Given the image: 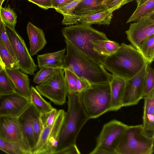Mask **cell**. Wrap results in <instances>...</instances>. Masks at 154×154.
<instances>
[{"mask_svg": "<svg viewBox=\"0 0 154 154\" xmlns=\"http://www.w3.org/2000/svg\"><path fill=\"white\" fill-rule=\"evenodd\" d=\"M66 54L62 69H67L78 77L87 79L91 84L109 83L114 75L100 63L88 57L69 41L65 39Z\"/></svg>", "mask_w": 154, "mask_h": 154, "instance_id": "6da1fadb", "label": "cell"}, {"mask_svg": "<svg viewBox=\"0 0 154 154\" xmlns=\"http://www.w3.org/2000/svg\"><path fill=\"white\" fill-rule=\"evenodd\" d=\"M146 62L134 47L122 43L116 52L104 58L101 64L114 76L126 80L137 74Z\"/></svg>", "mask_w": 154, "mask_h": 154, "instance_id": "7a4b0ae2", "label": "cell"}, {"mask_svg": "<svg viewBox=\"0 0 154 154\" xmlns=\"http://www.w3.org/2000/svg\"><path fill=\"white\" fill-rule=\"evenodd\" d=\"M68 110L60 132L56 152L76 144L82 128L89 119L83 107L80 93L67 94Z\"/></svg>", "mask_w": 154, "mask_h": 154, "instance_id": "3957f363", "label": "cell"}, {"mask_svg": "<svg viewBox=\"0 0 154 154\" xmlns=\"http://www.w3.org/2000/svg\"><path fill=\"white\" fill-rule=\"evenodd\" d=\"M62 32L65 39L85 55L101 64L106 56L100 55L94 51L92 43L97 40L107 39L105 33L96 30L91 25L81 23L66 27L62 29Z\"/></svg>", "mask_w": 154, "mask_h": 154, "instance_id": "277c9868", "label": "cell"}, {"mask_svg": "<svg viewBox=\"0 0 154 154\" xmlns=\"http://www.w3.org/2000/svg\"><path fill=\"white\" fill-rule=\"evenodd\" d=\"M154 135L147 133L142 125L128 126L116 149L117 154H152Z\"/></svg>", "mask_w": 154, "mask_h": 154, "instance_id": "5b68a950", "label": "cell"}, {"mask_svg": "<svg viewBox=\"0 0 154 154\" xmlns=\"http://www.w3.org/2000/svg\"><path fill=\"white\" fill-rule=\"evenodd\" d=\"M80 94L83 107L89 119L97 118L110 111L109 83L91 84Z\"/></svg>", "mask_w": 154, "mask_h": 154, "instance_id": "8992f818", "label": "cell"}, {"mask_svg": "<svg viewBox=\"0 0 154 154\" xmlns=\"http://www.w3.org/2000/svg\"><path fill=\"white\" fill-rule=\"evenodd\" d=\"M65 112L63 109L57 110L52 125L44 128L39 139L32 150V154H54L57 146Z\"/></svg>", "mask_w": 154, "mask_h": 154, "instance_id": "52a82bcc", "label": "cell"}, {"mask_svg": "<svg viewBox=\"0 0 154 154\" xmlns=\"http://www.w3.org/2000/svg\"><path fill=\"white\" fill-rule=\"evenodd\" d=\"M64 72L63 69H57L53 75L47 81L35 86L41 95L59 105L65 103L68 94Z\"/></svg>", "mask_w": 154, "mask_h": 154, "instance_id": "ba28073f", "label": "cell"}, {"mask_svg": "<svg viewBox=\"0 0 154 154\" xmlns=\"http://www.w3.org/2000/svg\"><path fill=\"white\" fill-rule=\"evenodd\" d=\"M128 125L116 119L105 124L97 139L95 148L117 154L116 149Z\"/></svg>", "mask_w": 154, "mask_h": 154, "instance_id": "9c48e42d", "label": "cell"}, {"mask_svg": "<svg viewBox=\"0 0 154 154\" xmlns=\"http://www.w3.org/2000/svg\"><path fill=\"white\" fill-rule=\"evenodd\" d=\"M4 25L20 69L25 73L34 75L38 66L29 53L24 40L15 28L5 23Z\"/></svg>", "mask_w": 154, "mask_h": 154, "instance_id": "30bf717a", "label": "cell"}, {"mask_svg": "<svg viewBox=\"0 0 154 154\" xmlns=\"http://www.w3.org/2000/svg\"><path fill=\"white\" fill-rule=\"evenodd\" d=\"M130 24L125 33L131 45L138 50L144 41L154 35V12Z\"/></svg>", "mask_w": 154, "mask_h": 154, "instance_id": "8fae6325", "label": "cell"}, {"mask_svg": "<svg viewBox=\"0 0 154 154\" xmlns=\"http://www.w3.org/2000/svg\"><path fill=\"white\" fill-rule=\"evenodd\" d=\"M148 64L146 62L137 74L125 80L122 107L136 105L143 98L145 79Z\"/></svg>", "mask_w": 154, "mask_h": 154, "instance_id": "7c38bea8", "label": "cell"}, {"mask_svg": "<svg viewBox=\"0 0 154 154\" xmlns=\"http://www.w3.org/2000/svg\"><path fill=\"white\" fill-rule=\"evenodd\" d=\"M31 103L30 100L16 92L0 96V116L19 118Z\"/></svg>", "mask_w": 154, "mask_h": 154, "instance_id": "4fadbf2b", "label": "cell"}, {"mask_svg": "<svg viewBox=\"0 0 154 154\" xmlns=\"http://www.w3.org/2000/svg\"><path fill=\"white\" fill-rule=\"evenodd\" d=\"M0 137L11 142H24L30 147L24 139L18 118L0 116Z\"/></svg>", "mask_w": 154, "mask_h": 154, "instance_id": "5bb4252c", "label": "cell"}, {"mask_svg": "<svg viewBox=\"0 0 154 154\" xmlns=\"http://www.w3.org/2000/svg\"><path fill=\"white\" fill-rule=\"evenodd\" d=\"M38 114L31 103L18 118L22 126L24 139L29 146L32 152L36 145L33 130V123L34 119Z\"/></svg>", "mask_w": 154, "mask_h": 154, "instance_id": "9a60e30c", "label": "cell"}, {"mask_svg": "<svg viewBox=\"0 0 154 154\" xmlns=\"http://www.w3.org/2000/svg\"><path fill=\"white\" fill-rule=\"evenodd\" d=\"M17 93L30 100V88L28 75L19 69H6Z\"/></svg>", "mask_w": 154, "mask_h": 154, "instance_id": "2e32d148", "label": "cell"}, {"mask_svg": "<svg viewBox=\"0 0 154 154\" xmlns=\"http://www.w3.org/2000/svg\"><path fill=\"white\" fill-rule=\"evenodd\" d=\"M27 31L30 44V54L31 56L37 54L47 43L45 34L42 29L29 22Z\"/></svg>", "mask_w": 154, "mask_h": 154, "instance_id": "e0dca14e", "label": "cell"}, {"mask_svg": "<svg viewBox=\"0 0 154 154\" xmlns=\"http://www.w3.org/2000/svg\"><path fill=\"white\" fill-rule=\"evenodd\" d=\"M125 80L114 76L109 83L111 95L110 111H116L122 107V101Z\"/></svg>", "mask_w": 154, "mask_h": 154, "instance_id": "ac0fdd59", "label": "cell"}, {"mask_svg": "<svg viewBox=\"0 0 154 154\" xmlns=\"http://www.w3.org/2000/svg\"><path fill=\"white\" fill-rule=\"evenodd\" d=\"M142 126L147 133L154 135V90L144 97Z\"/></svg>", "mask_w": 154, "mask_h": 154, "instance_id": "d6986e66", "label": "cell"}, {"mask_svg": "<svg viewBox=\"0 0 154 154\" xmlns=\"http://www.w3.org/2000/svg\"><path fill=\"white\" fill-rule=\"evenodd\" d=\"M66 51V48H64L57 52L38 55L37 59L39 68L62 69Z\"/></svg>", "mask_w": 154, "mask_h": 154, "instance_id": "ffe728a7", "label": "cell"}, {"mask_svg": "<svg viewBox=\"0 0 154 154\" xmlns=\"http://www.w3.org/2000/svg\"><path fill=\"white\" fill-rule=\"evenodd\" d=\"M102 0H82L75 7L74 14L80 18L106 9Z\"/></svg>", "mask_w": 154, "mask_h": 154, "instance_id": "44dd1931", "label": "cell"}, {"mask_svg": "<svg viewBox=\"0 0 154 154\" xmlns=\"http://www.w3.org/2000/svg\"><path fill=\"white\" fill-rule=\"evenodd\" d=\"M113 12L106 10L82 17L79 22L89 25L94 24L109 25L111 21Z\"/></svg>", "mask_w": 154, "mask_h": 154, "instance_id": "7402d4cb", "label": "cell"}, {"mask_svg": "<svg viewBox=\"0 0 154 154\" xmlns=\"http://www.w3.org/2000/svg\"><path fill=\"white\" fill-rule=\"evenodd\" d=\"M82 0H75L66 5L54 9L63 15V24L70 26L79 22V18L74 14V11L76 6Z\"/></svg>", "mask_w": 154, "mask_h": 154, "instance_id": "603a6c76", "label": "cell"}, {"mask_svg": "<svg viewBox=\"0 0 154 154\" xmlns=\"http://www.w3.org/2000/svg\"><path fill=\"white\" fill-rule=\"evenodd\" d=\"M0 149L9 154H32L30 147L24 142H13L0 137Z\"/></svg>", "mask_w": 154, "mask_h": 154, "instance_id": "cb8c5ba5", "label": "cell"}, {"mask_svg": "<svg viewBox=\"0 0 154 154\" xmlns=\"http://www.w3.org/2000/svg\"><path fill=\"white\" fill-rule=\"evenodd\" d=\"M30 97L31 104L36 111L42 115L48 113L54 108L42 97L36 89L33 86L30 88Z\"/></svg>", "mask_w": 154, "mask_h": 154, "instance_id": "d4e9b609", "label": "cell"}, {"mask_svg": "<svg viewBox=\"0 0 154 154\" xmlns=\"http://www.w3.org/2000/svg\"><path fill=\"white\" fill-rule=\"evenodd\" d=\"M92 44L94 51L98 54L105 56L114 53L120 46L118 43L108 39L97 40L94 41Z\"/></svg>", "mask_w": 154, "mask_h": 154, "instance_id": "484cf974", "label": "cell"}, {"mask_svg": "<svg viewBox=\"0 0 154 154\" xmlns=\"http://www.w3.org/2000/svg\"><path fill=\"white\" fill-rule=\"evenodd\" d=\"M153 12H154V0H148L141 5L137 7L126 23L136 21L146 15Z\"/></svg>", "mask_w": 154, "mask_h": 154, "instance_id": "4316f807", "label": "cell"}, {"mask_svg": "<svg viewBox=\"0 0 154 154\" xmlns=\"http://www.w3.org/2000/svg\"><path fill=\"white\" fill-rule=\"evenodd\" d=\"M138 51L147 62L151 63L154 58V35L144 41Z\"/></svg>", "mask_w": 154, "mask_h": 154, "instance_id": "83f0119b", "label": "cell"}, {"mask_svg": "<svg viewBox=\"0 0 154 154\" xmlns=\"http://www.w3.org/2000/svg\"><path fill=\"white\" fill-rule=\"evenodd\" d=\"M16 92L13 83L6 69L0 72V96Z\"/></svg>", "mask_w": 154, "mask_h": 154, "instance_id": "f1b7e54d", "label": "cell"}, {"mask_svg": "<svg viewBox=\"0 0 154 154\" xmlns=\"http://www.w3.org/2000/svg\"><path fill=\"white\" fill-rule=\"evenodd\" d=\"M0 56L6 69H20L17 61L0 40Z\"/></svg>", "mask_w": 154, "mask_h": 154, "instance_id": "f546056e", "label": "cell"}, {"mask_svg": "<svg viewBox=\"0 0 154 154\" xmlns=\"http://www.w3.org/2000/svg\"><path fill=\"white\" fill-rule=\"evenodd\" d=\"M0 14L2 20L4 23L15 28L17 22V16L9 5L7 8L2 7L0 9Z\"/></svg>", "mask_w": 154, "mask_h": 154, "instance_id": "4dcf8cb0", "label": "cell"}, {"mask_svg": "<svg viewBox=\"0 0 154 154\" xmlns=\"http://www.w3.org/2000/svg\"><path fill=\"white\" fill-rule=\"evenodd\" d=\"M64 71V79L68 94H73L77 93L76 83L78 78L73 72L67 69Z\"/></svg>", "mask_w": 154, "mask_h": 154, "instance_id": "1f68e13d", "label": "cell"}, {"mask_svg": "<svg viewBox=\"0 0 154 154\" xmlns=\"http://www.w3.org/2000/svg\"><path fill=\"white\" fill-rule=\"evenodd\" d=\"M56 69L48 67L41 68L35 75L33 82L38 84L46 82L53 75Z\"/></svg>", "mask_w": 154, "mask_h": 154, "instance_id": "d6a6232c", "label": "cell"}, {"mask_svg": "<svg viewBox=\"0 0 154 154\" xmlns=\"http://www.w3.org/2000/svg\"><path fill=\"white\" fill-rule=\"evenodd\" d=\"M154 90V72L148 64L145 79L143 98Z\"/></svg>", "mask_w": 154, "mask_h": 154, "instance_id": "836d02e7", "label": "cell"}, {"mask_svg": "<svg viewBox=\"0 0 154 154\" xmlns=\"http://www.w3.org/2000/svg\"><path fill=\"white\" fill-rule=\"evenodd\" d=\"M0 40L17 62L11 43L7 34L4 23L3 22L0 24Z\"/></svg>", "mask_w": 154, "mask_h": 154, "instance_id": "e575fe53", "label": "cell"}, {"mask_svg": "<svg viewBox=\"0 0 154 154\" xmlns=\"http://www.w3.org/2000/svg\"><path fill=\"white\" fill-rule=\"evenodd\" d=\"M44 128L42 115L38 114L34 119L33 123V130L36 145Z\"/></svg>", "mask_w": 154, "mask_h": 154, "instance_id": "d590c367", "label": "cell"}, {"mask_svg": "<svg viewBox=\"0 0 154 154\" xmlns=\"http://www.w3.org/2000/svg\"><path fill=\"white\" fill-rule=\"evenodd\" d=\"M131 1L132 0H112L103 6L106 9L113 12Z\"/></svg>", "mask_w": 154, "mask_h": 154, "instance_id": "8d00e7d4", "label": "cell"}, {"mask_svg": "<svg viewBox=\"0 0 154 154\" xmlns=\"http://www.w3.org/2000/svg\"><path fill=\"white\" fill-rule=\"evenodd\" d=\"M57 112V110L54 108L50 112L42 115V119L44 127L51 125L53 123Z\"/></svg>", "mask_w": 154, "mask_h": 154, "instance_id": "74e56055", "label": "cell"}, {"mask_svg": "<svg viewBox=\"0 0 154 154\" xmlns=\"http://www.w3.org/2000/svg\"><path fill=\"white\" fill-rule=\"evenodd\" d=\"M91 85L86 79L82 77H78L76 83L77 93H81L88 88Z\"/></svg>", "mask_w": 154, "mask_h": 154, "instance_id": "f35d334b", "label": "cell"}, {"mask_svg": "<svg viewBox=\"0 0 154 154\" xmlns=\"http://www.w3.org/2000/svg\"><path fill=\"white\" fill-rule=\"evenodd\" d=\"M81 153L76 144L71 145L56 152L54 154H80Z\"/></svg>", "mask_w": 154, "mask_h": 154, "instance_id": "ab89813d", "label": "cell"}, {"mask_svg": "<svg viewBox=\"0 0 154 154\" xmlns=\"http://www.w3.org/2000/svg\"><path fill=\"white\" fill-rule=\"evenodd\" d=\"M45 10L52 8L51 0H28Z\"/></svg>", "mask_w": 154, "mask_h": 154, "instance_id": "60d3db41", "label": "cell"}, {"mask_svg": "<svg viewBox=\"0 0 154 154\" xmlns=\"http://www.w3.org/2000/svg\"><path fill=\"white\" fill-rule=\"evenodd\" d=\"M75 0H51L52 8L55 9L63 6Z\"/></svg>", "mask_w": 154, "mask_h": 154, "instance_id": "b9f144b4", "label": "cell"}, {"mask_svg": "<svg viewBox=\"0 0 154 154\" xmlns=\"http://www.w3.org/2000/svg\"><path fill=\"white\" fill-rule=\"evenodd\" d=\"M5 68V66L2 61L0 56V72Z\"/></svg>", "mask_w": 154, "mask_h": 154, "instance_id": "7bdbcfd3", "label": "cell"}, {"mask_svg": "<svg viewBox=\"0 0 154 154\" xmlns=\"http://www.w3.org/2000/svg\"><path fill=\"white\" fill-rule=\"evenodd\" d=\"M137 4V6L138 7L141 5L148 0H135Z\"/></svg>", "mask_w": 154, "mask_h": 154, "instance_id": "ee69618b", "label": "cell"}, {"mask_svg": "<svg viewBox=\"0 0 154 154\" xmlns=\"http://www.w3.org/2000/svg\"><path fill=\"white\" fill-rule=\"evenodd\" d=\"M112 0H102V4L103 5Z\"/></svg>", "mask_w": 154, "mask_h": 154, "instance_id": "f6af8a7d", "label": "cell"}, {"mask_svg": "<svg viewBox=\"0 0 154 154\" xmlns=\"http://www.w3.org/2000/svg\"><path fill=\"white\" fill-rule=\"evenodd\" d=\"M5 0H0V9L1 7H2V5L3 3Z\"/></svg>", "mask_w": 154, "mask_h": 154, "instance_id": "bcb514c9", "label": "cell"}, {"mask_svg": "<svg viewBox=\"0 0 154 154\" xmlns=\"http://www.w3.org/2000/svg\"><path fill=\"white\" fill-rule=\"evenodd\" d=\"M2 22L0 14V24Z\"/></svg>", "mask_w": 154, "mask_h": 154, "instance_id": "7dc6e473", "label": "cell"}]
</instances>
